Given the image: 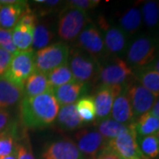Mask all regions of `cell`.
Listing matches in <instances>:
<instances>
[{"label": "cell", "mask_w": 159, "mask_h": 159, "mask_svg": "<svg viewBox=\"0 0 159 159\" xmlns=\"http://www.w3.org/2000/svg\"><path fill=\"white\" fill-rule=\"evenodd\" d=\"M60 105L52 92L34 97H23L20 102L21 124L28 129H42L57 119Z\"/></svg>", "instance_id": "cell-1"}, {"label": "cell", "mask_w": 159, "mask_h": 159, "mask_svg": "<svg viewBox=\"0 0 159 159\" xmlns=\"http://www.w3.org/2000/svg\"><path fill=\"white\" fill-rule=\"evenodd\" d=\"M158 54V38L150 34H142L128 44L125 62L134 71L148 66Z\"/></svg>", "instance_id": "cell-2"}, {"label": "cell", "mask_w": 159, "mask_h": 159, "mask_svg": "<svg viewBox=\"0 0 159 159\" xmlns=\"http://www.w3.org/2000/svg\"><path fill=\"white\" fill-rule=\"evenodd\" d=\"M134 79V70L121 57L108 56L100 62L97 77L100 85L125 88Z\"/></svg>", "instance_id": "cell-3"}, {"label": "cell", "mask_w": 159, "mask_h": 159, "mask_svg": "<svg viewBox=\"0 0 159 159\" xmlns=\"http://www.w3.org/2000/svg\"><path fill=\"white\" fill-rule=\"evenodd\" d=\"M67 65L75 81L86 85L97 81L100 62L83 51L74 46L70 49Z\"/></svg>", "instance_id": "cell-4"}, {"label": "cell", "mask_w": 159, "mask_h": 159, "mask_svg": "<svg viewBox=\"0 0 159 159\" xmlns=\"http://www.w3.org/2000/svg\"><path fill=\"white\" fill-rule=\"evenodd\" d=\"M89 22L87 11L66 6L59 13L57 35L63 43L74 42Z\"/></svg>", "instance_id": "cell-5"}, {"label": "cell", "mask_w": 159, "mask_h": 159, "mask_svg": "<svg viewBox=\"0 0 159 159\" xmlns=\"http://www.w3.org/2000/svg\"><path fill=\"white\" fill-rule=\"evenodd\" d=\"M70 47L67 43L57 42L39 50L34 54L35 70L48 74L68 62Z\"/></svg>", "instance_id": "cell-6"}, {"label": "cell", "mask_w": 159, "mask_h": 159, "mask_svg": "<svg viewBox=\"0 0 159 159\" xmlns=\"http://www.w3.org/2000/svg\"><path fill=\"white\" fill-rule=\"evenodd\" d=\"M34 54L33 50H29L18 51L12 55L9 67L3 77L23 89L25 81L35 71Z\"/></svg>", "instance_id": "cell-7"}, {"label": "cell", "mask_w": 159, "mask_h": 159, "mask_svg": "<svg viewBox=\"0 0 159 159\" xmlns=\"http://www.w3.org/2000/svg\"><path fill=\"white\" fill-rule=\"evenodd\" d=\"M75 41L74 47L95 57L99 62H102L109 56L100 30L96 24L91 21L83 29Z\"/></svg>", "instance_id": "cell-8"}, {"label": "cell", "mask_w": 159, "mask_h": 159, "mask_svg": "<svg viewBox=\"0 0 159 159\" xmlns=\"http://www.w3.org/2000/svg\"><path fill=\"white\" fill-rule=\"evenodd\" d=\"M97 26L102 34L109 56L120 57V55L125 53L128 47V36L119 27L111 26L103 16L98 18Z\"/></svg>", "instance_id": "cell-9"}, {"label": "cell", "mask_w": 159, "mask_h": 159, "mask_svg": "<svg viewBox=\"0 0 159 159\" xmlns=\"http://www.w3.org/2000/svg\"><path fill=\"white\" fill-rule=\"evenodd\" d=\"M107 146L120 159H144L138 146L134 122L128 125L125 132L110 141Z\"/></svg>", "instance_id": "cell-10"}, {"label": "cell", "mask_w": 159, "mask_h": 159, "mask_svg": "<svg viewBox=\"0 0 159 159\" xmlns=\"http://www.w3.org/2000/svg\"><path fill=\"white\" fill-rule=\"evenodd\" d=\"M74 138L84 159H97L108 145L100 133L94 129H80L74 134Z\"/></svg>", "instance_id": "cell-11"}, {"label": "cell", "mask_w": 159, "mask_h": 159, "mask_svg": "<svg viewBox=\"0 0 159 159\" xmlns=\"http://www.w3.org/2000/svg\"><path fill=\"white\" fill-rule=\"evenodd\" d=\"M125 90L130 100L134 121L143 114L149 112L157 99L135 79L125 87Z\"/></svg>", "instance_id": "cell-12"}, {"label": "cell", "mask_w": 159, "mask_h": 159, "mask_svg": "<svg viewBox=\"0 0 159 159\" xmlns=\"http://www.w3.org/2000/svg\"><path fill=\"white\" fill-rule=\"evenodd\" d=\"M125 88L119 86L102 85H100L97 89L92 98L95 102L97 119L98 120L102 121L111 116L114 99Z\"/></svg>", "instance_id": "cell-13"}, {"label": "cell", "mask_w": 159, "mask_h": 159, "mask_svg": "<svg viewBox=\"0 0 159 159\" xmlns=\"http://www.w3.org/2000/svg\"><path fill=\"white\" fill-rule=\"evenodd\" d=\"M42 159H84L71 139H62L47 144L43 152Z\"/></svg>", "instance_id": "cell-14"}, {"label": "cell", "mask_w": 159, "mask_h": 159, "mask_svg": "<svg viewBox=\"0 0 159 159\" xmlns=\"http://www.w3.org/2000/svg\"><path fill=\"white\" fill-rule=\"evenodd\" d=\"M28 6L27 1L17 0L12 4H0V29L6 30L13 29Z\"/></svg>", "instance_id": "cell-15"}, {"label": "cell", "mask_w": 159, "mask_h": 159, "mask_svg": "<svg viewBox=\"0 0 159 159\" xmlns=\"http://www.w3.org/2000/svg\"><path fill=\"white\" fill-rule=\"evenodd\" d=\"M88 85L78 81H71L67 84L57 87L52 90L54 97H56L59 105L74 104L78 102L85 94Z\"/></svg>", "instance_id": "cell-16"}, {"label": "cell", "mask_w": 159, "mask_h": 159, "mask_svg": "<svg viewBox=\"0 0 159 159\" xmlns=\"http://www.w3.org/2000/svg\"><path fill=\"white\" fill-rule=\"evenodd\" d=\"M111 117L113 120L125 125H129L134 122L130 100L127 97L125 89L115 97Z\"/></svg>", "instance_id": "cell-17"}, {"label": "cell", "mask_w": 159, "mask_h": 159, "mask_svg": "<svg viewBox=\"0 0 159 159\" xmlns=\"http://www.w3.org/2000/svg\"><path fill=\"white\" fill-rule=\"evenodd\" d=\"M24 97L23 89L13 84L5 77H0V110L15 105Z\"/></svg>", "instance_id": "cell-18"}, {"label": "cell", "mask_w": 159, "mask_h": 159, "mask_svg": "<svg viewBox=\"0 0 159 159\" xmlns=\"http://www.w3.org/2000/svg\"><path fill=\"white\" fill-rule=\"evenodd\" d=\"M52 92L47 74L34 71L23 85L24 97H34L44 93Z\"/></svg>", "instance_id": "cell-19"}, {"label": "cell", "mask_w": 159, "mask_h": 159, "mask_svg": "<svg viewBox=\"0 0 159 159\" xmlns=\"http://www.w3.org/2000/svg\"><path fill=\"white\" fill-rule=\"evenodd\" d=\"M57 124L59 128L66 131L80 129L84 123L80 119L75 103L64 105L59 109L57 117Z\"/></svg>", "instance_id": "cell-20"}, {"label": "cell", "mask_w": 159, "mask_h": 159, "mask_svg": "<svg viewBox=\"0 0 159 159\" xmlns=\"http://www.w3.org/2000/svg\"><path fill=\"white\" fill-rule=\"evenodd\" d=\"M142 24L141 9L136 6L127 9L119 19V28L127 36L135 34Z\"/></svg>", "instance_id": "cell-21"}, {"label": "cell", "mask_w": 159, "mask_h": 159, "mask_svg": "<svg viewBox=\"0 0 159 159\" xmlns=\"http://www.w3.org/2000/svg\"><path fill=\"white\" fill-rule=\"evenodd\" d=\"M134 79L151 92L154 96L159 97V73L148 66L134 71Z\"/></svg>", "instance_id": "cell-22"}, {"label": "cell", "mask_w": 159, "mask_h": 159, "mask_svg": "<svg viewBox=\"0 0 159 159\" xmlns=\"http://www.w3.org/2000/svg\"><path fill=\"white\" fill-rule=\"evenodd\" d=\"M34 29L25 26L20 23H17L11 31L12 42L18 51H26L32 50Z\"/></svg>", "instance_id": "cell-23"}, {"label": "cell", "mask_w": 159, "mask_h": 159, "mask_svg": "<svg viewBox=\"0 0 159 159\" xmlns=\"http://www.w3.org/2000/svg\"><path fill=\"white\" fill-rule=\"evenodd\" d=\"M54 39V31L47 21L38 23L34 29L32 50L39 51L50 45Z\"/></svg>", "instance_id": "cell-24"}, {"label": "cell", "mask_w": 159, "mask_h": 159, "mask_svg": "<svg viewBox=\"0 0 159 159\" xmlns=\"http://www.w3.org/2000/svg\"><path fill=\"white\" fill-rule=\"evenodd\" d=\"M134 129L137 137L157 134L159 130V119L147 112L134 121Z\"/></svg>", "instance_id": "cell-25"}, {"label": "cell", "mask_w": 159, "mask_h": 159, "mask_svg": "<svg viewBox=\"0 0 159 159\" xmlns=\"http://www.w3.org/2000/svg\"><path fill=\"white\" fill-rule=\"evenodd\" d=\"M142 21L149 30L159 27V1H145L141 8Z\"/></svg>", "instance_id": "cell-26"}, {"label": "cell", "mask_w": 159, "mask_h": 159, "mask_svg": "<svg viewBox=\"0 0 159 159\" xmlns=\"http://www.w3.org/2000/svg\"><path fill=\"white\" fill-rule=\"evenodd\" d=\"M139 149L144 159H157L159 157V141L157 134L137 137Z\"/></svg>", "instance_id": "cell-27"}, {"label": "cell", "mask_w": 159, "mask_h": 159, "mask_svg": "<svg viewBox=\"0 0 159 159\" xmlns=\"http://www.w3.org/2000/svg\"><path fill=\"white\" fill-rule=\"evenodd\" d=\"M128 125L120 124L112 119H103L98 124V132L107 142L119 136L120 134L127 129Z\"/></svg>", "instance_id": "cell-28"}, {"label": "cell", "mask_w": 159, "mask_h": 159, "mask_svg": "<svg viewBox=\"0 0 159 159\" xmlns=\"http://www.w3.org/2000/svg\"><path fill=\"white\" fill-rule=\"evenodd\" d=\"M76 110L81 121L85 123H92L97 119L95 102L92 97H83L75 104Z\"/></svg>", "instance_id": "cell-29"}, {"label": "cell", "mask_w": 159, "mask_h": 159, "mask_svg": "<svg viewBox=\"0 0 159 159\" xmlns=\"http://www.w3.org/2000/svg\"><path fill=\"white\" fill-rule=\"evenodd\" d=\"M47 77L52 90L57 87L67 84L74 80V76L67 64L54 69L51 73L47 74Z\"/></svg>", "instance_id": "cell-30"}, {"label": "cell", "mask_w": 159, "mask_h": 159, "mask_svg": "<svg viewBox=\"0 0 159 159\" xmlns=\"http://www.w3.org/2000/svg\"><path fill=\"white\" fill-rule=\"evenodd\" d=\"M16 148L15 138L10 131L0 136V159L16 152Z\"/></svg>", "instance_id": "cell-31"}, {"label": "cell", "mask_w": 159, "mask_h": 159, "mask_svg": "<svg viewBox=\"0 0 159 159\" xmlns=\"http://www.w3.org/2000/svg\"><path fill=\"white\" fill-rule=\"evenodd\" d=\"M0 48L8 51L11 55L17 53L18 50L12 42L11 30L0 29Z\"/></svg>", "instance_id": "cell-32"}, {"label": "cell", "mask_w": 159, "mask_h": 159, "mask_svg": "<svg viewBox=\"0 0 159 159\" xmlns=\"http://www.w3.org/2000/svg\"><path fill=\"white\" fill-rule=\"evenodd\" d=\"M16 152L17 159H35L28 134L21 140V142L17 144Z\"/></svg>", "instance_id": "cell-33"}, {"label": "cell", "mask_w": 159, "mask_h": 159, "mask_svg": "<svg viewBox=\"0 0 159 159\" xmlns=\"http://www.w3.org/2000/svg\"><path fill=\"white\" fill-rule=\"evenodd\" d=\"M100 4V1L98 0H71L66 2V6L71 8H76L80 10H90L94 9Z\"/></svg>", "instance_id": "cell-34"}, {"label": "cell", "mask_w": 159, "mask_h": 159, "mask_svg": "<svg viewBox=\"0 0 159 159\" xmlns=\"http://www.w3.org/2000/svg\"><path fill=\"white\" fill-rule=\"evenodd\" d=\"M11 125V114L6 110H0V136L9 131Z\"/></svg>", "instance_id": "cell-35"}, {"label": "cell", "mask_w": 159, "mask_h": 159, "mask_svg": "<svg viewBox=\"0 0 159 159\" xmlns=\"http://www.w3.org/2000/svg\"><path fill=\"white\" fill-rule=\"evenodd\" d=\"M12 55L0 48V77L4 76L11 63Z\"/></svg>", "instance_id": "cell-36"}, {"label": "cell", "mask_w": 159, "mask_h": 159, "mask_svg": "<svg viewBox=\"0 0 159 159\" xmlns=\"http://www.w3.org/2000/svg\"><path fill=\"white\" fill-rule=\"evenodd\" d=\"M97 159H120L114 153L113 151L108 148V146L102 150L101 153L99 154V156L97 157Z\"/></svg>", "instance_id": "cell-37"}, {"label": "cell", "mask_w": 159, "mask_h": 159, "mask_svg": "<svg viewBox=\"0 0 159 159\" xmlns=\"http://www.w3.org/2000/svg\"><path fill=\"white\" fill-rule=\"evenodd\" d=\"M149 113L159 119V97L157 99V101L155 102L152 109L150 110Z\"/></svg>", "instance_id": "cell-38"}, {"label": "cell", "mask_w": 159, "mask_h": 159, "mask_svg": "<svg viewBox=\"0 0 159 159\" xmlns=\"http://www.w3.org/2000/svg\"><path fill=\"white\" fill-rule=\"evenodd\" d=\"M148 67H150L151 69H153L155 71H157V73H159V54L153 62L148 66Z\"/></svg>", "instance_id": "cell-39"}, {"label": "cell", "mask_w": 159, "mask_h": 159, "mask_svg": "<svg viewBox=\"0 0 159 159\" xmlns=\"http://www.w3.org/2000/svg\"><path fill=\"white\" fill-rule=\"evenodd\" d=\"M1 159H17V152H14L13 154H11L10 156H7L6 157H3Z\"/></svg>", "instance_id": "cell-40"}, {"label": "cell", "mask_w": 159, "mask_h": 159, "mask_svg": "<svg viewBox=\"0 0 159 159\" xmlns=\"http://www.w3.org/2000/svg\"><path fill=\"white\" fill-rule=\"evenodd\" d=\"M157 137H158V141H159V130H158V132H157Z\"/></svg>", "instance_id": "cell-41"}]
</instances>
